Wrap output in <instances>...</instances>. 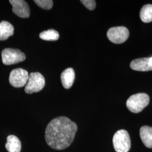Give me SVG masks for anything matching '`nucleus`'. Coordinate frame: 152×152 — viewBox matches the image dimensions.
<instances>
[{
  "instance_id": "9d476101",
  "label": "nucleus",
  "mask_w": 152,
  "mask_h": 152,
  "mask_svg": "<svg viewBox=\"0 0 152 152\" xmlns=\"http://www.w3.org/2000/svg\"><path fill=\"white\" fill-rule=\"evenodd\" d=\"M149 58H143L132 60L130 67L133 70L140 72L152 71V68L149 63Z\"/></svg>"
},
{
  "instance_id": "20e7f679",
  "label": "nucleus",
  "mask_w": 152,
  "mask_h": 152,
  "mask_svg": "<svg viewBox=\"0 0 152 152\" xmlns=\"http://www.w3.org/2000/svg\"><path fill=\"white\" fill-rule=\"evenodd\" d=\"M45 84V78L39 72L31 73L29 75L27 83L25 87V92L27 94H32L41 91Z\"/></svg>"
},
{
  "instance_id": "4468645a",
  "label": "nucleus",
  "mask_w": 152,
  "mask_h": 152,
  "mask_svg": "<svg viewBox=\"0 0 152 152\" xmlns=\"http://www.w3.org/2000/svg\"><path fill=\"white\" fill-rule=\"evenodd\" d=\"M141 20L144 23L152 22V5L148 4L143 6L140 12Z\"/></svg>"
},
{
  "instance_id": "39448f33",
  "label": "nucleus",
  "mask_w": 152,
  "mask_h": 152,
  "mask_svg": "<svg viewBox=\"0 0 152 152\" xmlns=\"http://www.w3.org/2000/svg\"><path fill=\"white\" fill-rule=\"evenodd\" d=\"M2 63L6 65H12L26 59V55L18 49L7 48L2 51Z\"/></svg>"
},
{
  "instance_id": "f03ea898",
  "label": "nucleus",
  "mask_w": 152,
  "mask_h": 152,
  "mask_svg": "<svg viewBox=\"0 0 152 152\" xmlns=\"http://www.w3.org/2000/svg\"><path fill=\"white\" fill-rule=\"evenodd\" d=\"M150 98L145 93H138L131 96L126 102V106L132 113L141 112L149 103Z\"/></svg>"
},
{
  "instance_id": "1a4fd4ad",
  "label": "nucleus",
  "mask_w": 152,
  "mask_h": 152,
  "mask_svg": "<svg viewBox=\"0 0 152 152\" xmlns=\"http://www.w3.org/2000/svg\"><path fill=\"white\" fill-rule=\"evenodd\" d=\"M61 81L63 87L66 89L70 88L75 81V73L73 68H69L62 72L60 76Z\"/></svg>"
},
{
  "instance_id": "ddd939ff",
  "label": "nucleus",
  "mask_w": 152,
  "mask_h": 152,
  "mask_svg": "<svg viewBox=\"0 0 152 152\" xmlns=\"http://www.w3.org/2000/svg\"><path fill=\"white\" fill-rule=\"evenodd\" d=\"M14 28L9 22L2 21L0 23V41H4L13 35Z\"/></svg>"
},
{
  "instance_id": "2eb2a0df",
  "label": "nucleus",
  "mask_w": 152,
  "mask_h": 152,
  "mask_svg": "<svg viewBox=\"0 0 152 152\" xmlns=\"http://www.w3.org/2000/svg\"><path fill=\"white\" fill-rule=\"evenodd\" d=\"M39 37L45 41H56L59 38V34L54 29H49L41 33Z\"/></svg>"
},
{
  "instance_id": "dca6fc26",
  "label": "nucleus",
  "mask_w": 152,
  "mask_h": 152,
  "mask_svg": "<svg viewBox=\"0 0 152 152\" xmlns=\"http://www.w3.org/2000/svg\"><path fill=\"white\" fill-rule=\"evenodd\" d=\"M37 5L45 10H50L53 7V1L51 0H34Z\"/></svg>"
},
{
  "instance_id": "9b49d317",
  "label": "nucleus",
  "mask_w": 152,
  "mask_h": 152,
  "mask_svg": "<svg viewBox=\"0 0 152 152\" xmlns=\"http://www.w3.org/2000/svg\"><path fill=\"white\" fill-rule=\"evenodd\" d=\"M141 141L145 147L152 148V127L148 126L141 127L140 130Z\"/></svg>"
},
{
  "instance_id": "a211bd4d",
  "label": "nucleus",
  "mask_w": 152,
  "mask_h": 152,
  "mask_svg": "<svg viewBox=\"0 0 152 152\" xmlns=\"http://www.w3.org/2000/svg\"><path fill=\"white\" fill-rule=\"evenodd\" d=\"M149 65L151 66V67L152 68V57L149 58Z\"/></svg>"
},
{
  "instance_id": "f3484780",
  "label": "nucleus",
  "mask_w": 152,
  "mask_h": 152,
  "mask_svg": "<svg viewBox=\"0 0 152 152\" xmlns=\"http://www.w3.org/2000/svg\"><path fill=\"white\" fill-rule=\"evenodd\" d=\"M82 3L90 10H93L96 7V1L95 0H81Z\"/></svg>"
},
{
  "instance_id": "f8f14e48",
  "label": "nucleus",
  "mask_w": 152,
  "mask_h": 152,
  "mask_svg": "<svg viewBox=\"0 0 152 152\" xmlns=\"http://www.w3.org/2000/svg\"><path fill=\"white\" fill-rule=\"evenodd\" d=\"M5 147L9 152H20L22 148V144L18 137L11 135L7 137Z\"/></svg>"
},
{
  "instance_id": "6e6552de",
  "label": "nucleus",
  "mask_w": 152,
  "mask_h": 152,
  "mask_svg": "<svg viewBox=\"0 0 152 152\" xmlns=\"http://www.w3.org/2000/svg\"><path fill=\"white\" fill-rule=\"evenodd\" d=\"M12 6V11L20 18H27L30 16V9L27 3L23 0L9 1Z\"/></svg>"
},
{
  "instance_id": "0eeeda50",
  "label": "nucleus",
  "mask_w": 152,
  "mask_h": 152,
  "mask_svg": "<svg viewBox=\"0 0 152 152\" xmlns=\"http://www.w3.org/2000/svg\"><path fill=\"white\" fill-rule=\"evenodd\" d=\"M29 78V73L26 70L18 68L11 71L9 82L13 87L19 88L26 85Z\"/></svg>"
},
{
  "instance_id": "f257e3e1",
  "label": "nucleus",
  "mask_w": 152,
  "mask_h": 152,
  "mask_svg": "<svg viewBox=\"0 0 152 152\" xmlns=\"http://www.w3.org/2000/svg\"><path fill=\"white\" fill-rule=\"evenodd\" d=\"M78 127L69 118L61 116L51 120L45 130V140L49 147L63 150L70 146Z\"/></svg>"
},
{
  "instance_id": "7ed1b4c3",
  "label": "nucleus",
  "mask_w": 152,
  "mask_h": 152,
  "mask_svg": "<svg viewBox=\"0 0 152 152\" xmlns=\"http://www.w3.org/2000/svg\"><path fill=\"white\" fill-rule=\"evenodd\" d=\"M113 144L116 152H128L130 149V137L125 130H120L114 134Z\"/></svg>"
},
{
  "instance_id": "423d86ee",
  "label": "nucleus",
  "mask_w": 152,
  "mask_h": 152,
  "mask_svg": "<svg viewBox=\"0 0 152 152\" xmlns=\"http://www.w3.org/2000/svg\"><path fill=\"white\" fill-rule=\"evenodd\" d=\"M107 35L112 42L114 44H122L129 38V31L125 27H115L110 28Z\"/></svg>"
}]
</instances>
